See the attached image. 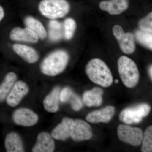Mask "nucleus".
<instances>
[{"instance_id":"obj_28","label":"nucleus","mask_w":152,"mask_h":152,"mask_svg":"<svg viewBox=\"0 0 152 152\" xmlns=\"http://www.w3.org/2000/svg\"><path fill=\"white\" fill-rule=\"evenodd\" d=\"M5 15L6 12L4 9L0 4V23L4 19Z\"/></svg>"},{"instance_id":"obj_27","label":"nucleus","mask_w":152,"mask_h":152,"mask_svg":"<svg viewBox=\"0 0 152 152\" xmlns=\"http://www.w3.org/2000/svg\"><path fill=\"white\" fill-rule=\"evenodd\" d=\"M49 20L50 21L48 23V29L61 30L62 25L57 20Z\"/></svg>"},{"instance_id":"obj_15","label":"nucleus","mask_w":152,"mask_h":152,"mask_svg":"<svg viewBox=\"0 0 152 152\" xmlns=\"http://www.w3.org/2000/svg\"><path fill=\"white\" fill-rule=\"evenodd\" d=\"M115 112L114 107L107 106L104 108L90 113L86 117V119L89 122L93 124L108 123L111 120Z\"/></svg>"},{"instance_id":"obj_24","label":"nucleus","mask_w":152,"mask_h":152,"mask_svg":"<svg viewBox=\"0 0 152 152\" xmlns=\"http://www.w3.org/2000/svg\"><path fill=\"white\" fill-rule=\"evenodd\" d=\"M152 32L140 30L135 33L136 38L138 42L151 50L152 48Z\"/></svg>"},{"instance_id":"obj_4","label":"nucleus","mask_w":152,"mask_h":152,"mask_svg":"<svg viewBox=\"0 0 152 152\" xmlns=\"http://www.w3.org/2000/svg\"><path fill=\"white\" fill-rule=\"evenodd\" d=\"M118 66L120 77L125 86L135 87L140 79V73L134 62L129 57L122 56L118 60Z\"/></svg>"},{"instance_id":"obj_16","label":"nucleus","mask_w":152,"mask_h":152,"mask_svg":"<svg viewBox=\"0 0 152 152\" xmlns=\"http://www.w3.org/2000/svg\"><path fill=\"white\" fill-rule=\"evenodd\" d=\"M55 148V142L51 135L42 132L38 135L37 142L32 151L33 152H53Z\"/></svg>"},{"instance_id":"obj_5","label":"nucleus","mask_w":152,"mask_h":152,"mask_svg":"<svg viewBox=\"0 0 152 152\" xmlns=\"http://www.w3.org/2000/svg\"><path fill=\"white\" fill-rule=\"evenodd\" d=\"M151 109L148 104H139L123 110L120 113L119 118L121 121L126 124H138L148 115Z\"/></svg>"},{"instance_id":"obj_2","label":"nucleus","mask_w":152,"mask_h":152,"mask_svg":"<svg viewBox=\"0 0 152 152\" xmlns=\"http://www.w3.org/2000/svg\"><path fill=\"white\" fill-rule=\"evenodd\" d=\"M86 72L93 83L107 88L113 83V75L108 66L102 60L99 58L91 60L87 64Z\"/></svg>"},{"instance_id":"obj_10","label":"nucleus","mask_w":152,"mask_h":152,"mask_svg":"<svg viewBox=\"0 0 152 152\" xmlns=\"http://www.w3.org/2000/svg\"><path fill=\"white\" fill-rule=\"evenodd\" d=\"M12 119L16 124L25 127L34 126L39 121V116L32 110L26 108L17 109L12 115Z\"/></svg>"},{"instance_id":"obj_17","label":"nucleus","mask_w":152,"mask_h":152,"mask_svg":"<svg viewBox=\"0 0 152 152\" xmlns=\"http://www.w3.org/2000/svg\"><path fill=\"white\" fill-rule=\"evenodd\" d=\"M74 120L65 117L61 122L57 125L52 131L51 135L56 140L65 141L70 137L71 129Z\"/></svg>"},{"instance_id":"obj_12","label":"nucleus","mask_w":152,"mask_h":152,"mask_svg":"<svg viewBox=\"0 0 152 152\" xmlns=\"http://www.w3.org/2000/svg\"><path fill=\"white\" fill-rule=\"evenodd\" d=\"M29 91L28 86L25 82L22 80L17 81L6 98L7 103L12 107H16L28 94Z\"/></svg>"},{"instance_id":"obj_19","label":"nucleus","mask_w":152,"mask_h":152,"mask_svg":"<svg viewBox=\"0 0 152 152\" xmlns=\"http://www.w3.org/2000/svg\"><path fill=\"white\" fill-rule=\"evenodd\" d=\"M4 145L7 152H24L22 139L18 134L15 132H11L7 135Z\"/></svg>"},{"instance_id":"obj_21","label":"nucleus","mask_w":152,"mask_h":152,"mask_svg":"<svg viewBox=\"0 0 152 152\" xmlns=\"http://www.w3.org/2000/svg\"><path fill=\"white\" fill-rule=\"evenodd\" d=\"M104 91L101 88L96 87L90 91H87L83 95V101L86 105L91 107H98L102 103Z\"/></svg>"},{"instance_id":"obj_20","label":"nucleus","mask_w":152,"mask_h":152,"mask_svg":"<svg viewBox=\"0 0 152 152\" xmlns=\"http://www.w3.org/2000/svg\"><path fill=\"white\" fill-rule=\"evenodd\" d=\"M61 88L56 87L44 99L43 105L45 110L49 113H56L59 110V101Z\"/></svg>"},{"instance_id":"obj_14","label":"nucleus","mask_w":152,"mask_h":152,"mask_svg":"<svg viewBox=\"0 0 152 152\" xmlns=\"http://www.w3.org/2000/svg\"><path fill=\"white\" fill-rule=\"evenodd\" d=\"M24 26L34 32L40 40L44 41L48 38V30L43 23L37 18L31 15H28L23 20Z\"/></svg>"},{"instance_id":"obj_26","label":"nucleus","mask_w":152,"mask_h":152,"mask_svg":"<svg viewBox=\"0 0 152 152\" xmlns=\"http://www.w3.org/2000/svg\"><path fill=\"white\" fill-rule=\"evenodd\" d=\"M152 13L150 12L146 17L142 19L139 23L140 29L146 31L152 32Z\"/></svg>"},{"instance_id":"obj_11","label":"nucleus","mask_w":152,"mask_h":152,"mask_svg":"<svg viewBox=\"0 0 152 152\" xmlns=\"http://www.w3.org/2000/svg\"><path fill=\"white\" fill-rule=\"evenodd\" d=\"M92 130L89 125L81 119L74 120L70 134L72 139L75 141H83L91 138Z\"/></svg>"},{"instance_id":"obj_25","label":"nucleus","mask_w":152,"mask_h":152,"mask_svg":"<svg viewBox=\"0 0 152 152\" xmlns=\"http://www.w3.org/2000/svg\"><path fill=\"white\" fill-rule=\"evenodd\" d=\"M142 143L141 149L142 152L152 151V126L147 128L143 136Z\"/></svg>"},{"instance_id":"obj_8","label":"nucleus","mask_w":152,"mask_h":152,"mask_svg":"<svg viewBox=\"0 0 152 152\" xmlns=\"http://www.w3.org/2000/svg\"><path fill=\"white\" fill-rule=\"evenodd\" d=\"M118 136L120 140L134 146H138L142 140V131L139 128H133L127 125H119L117 129Z\"/></svg>"},{"instance_id":"obj_29","label":"nucleus","mask_w":152,"mask_h":152,"mask_svg":"<svg viewBox=\"0 0 152 152\" xmlns=\"http://www.w3.org/2000/svg\"><path fill=\"white\" fill-rule=\"evenodd\" d=\"M149 76L150 77V78H151V80H152V65H151V66H150L149 68Z\"/></svg>"},{"instance_id":"obj_13","label":"nucleus","mask_w":152,"mask_h":152,"mask_svg":"<svg viewBox=\"0 0 152 152\" xmlns=\"http://www.w3.org/2000/svg\"><path fill=\"white\" fill-rule=\"evenodd\" d=\"M129 6L128 0H104L99 4L101 10L113 15L122 13L127 10Z\"/></svg>"},{"instance_id":"obj_3","label":"nucleus","mask_w":152,"mask_h":152,"mask_svg":"<svg viewBox=\"0 0 152 152\" xmlns=\"http://www.w3.org/2000/svg\"><path fill=\"white\" fill-rule=\"evenodd\" d=\"M37 9L39 14L45 18L57 20L69 13L71 5L67 0H41Z\"/></svg>"},{"instance_id":"obj_30","label":"nucleus","mask_w":152,"mask_h":152,"mask_svg":"<svg viewBox=\"0 0 152 152\" xmlns=\"http://www.w3.org/2000/svg\"><path fill=\"white\" fill-rule=\"evenodd\" d=\"M115 83H118V80H115Z\"/></svg>"},{"instance_id":"obj_18","label":"nucleus","mask_w":152,"mask_h":152,"mask_svg":"<svg viewBox=\"0 0 152 152\" xmlns=\"http://www.w3.org/2000/svg\"><path fill=\"white\" fill-rule=\"evenodd\" d=\"M60 99L63 102H69L74 110H80L83 107L80 98L69 87L64 88L60 92Z\"/></svg>"},{"instance_id":"obj_1","label":"nucleus","mask_w":152,"mask_h":152,"mask_svg":"<svg viewBox=\"0 0 152 152\" xmlns=\"http://www.w3.org/2000/svg\"><path fill=\"white\" fill-rule=\"evenodd\" d=\"M69 59V55L66 50H55L45 57L40 65V70L42 74L48 77L58 75L65 70Z\"/></svg>"},{"instance_id":"obj_7","label":"nucleus","mask_w":152,"mask_h":152,"mask_svg":"<svg viewBox=\"0 0 152 152\" xmlns=\"http://www.w3.org/2000/svg\"><path fill=\"white\" fill-rule=\"evenodd\" d=\"M9 39L14 43L36 44L40 40L34 32L26 27L17 26L10 31Z\"/></svg>"},{"instance_id":"obj_9","label":"nucleus","mask_w":152,"mask_h":152,"mask_svg":"<svg viewBox=\"0 0 152 152\" xmlns=\"http://www.w3.org/2000/svg\"><path fill=\"white\" fill-rule=\"evenodd\" d=\"M12 49L15 54L28 64H35L39 59V52L28 44L13 43Z\"/></svg>"},{"instance_id":"obj_6","label":"nucleus","mask_w":152,"mask_h":152,"mask_svg":"<svg viewBox=\"0 0 152 152\" xmlns=\"http://www.w3.org/2000/svg\"><path fill=\"white\" fill-rule=\"evenodd\" d=\"M112 31L122 51L126 54L133 53L136 49L133 34L131 32H125L122 27L119 25L114 26Z\"/></svg>"},{"instance_id":"obj_23","label":"nucleus","mask_w":152,"mask_h":152,"mask_svg":"<svg viewBox=\"0 0 152 152\" xmlns=\"http://www.w3.org/2000/svg\"><path fill=\"white\" fill-rule=\"evenodd\" d=\"M62 26L64 37L66 40H70L73 38L77 29L75 20L72 18H67L64 21Z\"/></svg>"},{"instance_id":"obj_22","label":"nucleus","mask_w":152,"mask_h":152,"mask_svg":"<svg viewBox=\"0 0 152 152\" xmlns=\"http://www.w3.org/2000/svg\"><path fill=\"white\" fill-rule=\"evenodd\" d=\"M17 80L18 76L13 72H9L5 76L3 81L0 84V103L6 100Z\"/></svg>"}]
</instances>
